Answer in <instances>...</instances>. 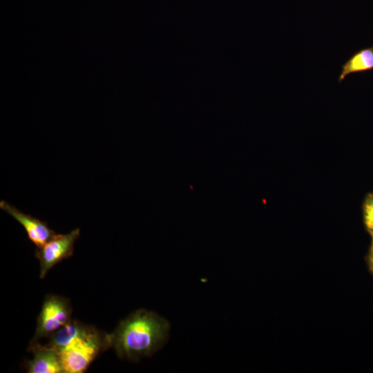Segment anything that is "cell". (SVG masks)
Instances as JSON below:
<instances>
[{
	"mask_svg": "<svg viewBox=\"0 0 373 373\" xmlns=\"http://www.w3.org/2000/svg\"><path fill=\"white\" fill-rule=\"evenodd\" d=\"M365 262L370 273L373 276V240L365 258Z\"/></svg>",
	"mask_w": 373,
	"mask_h": 373,
	"instance_id": "cell-10",
	"label": "cell"
},
{
	"mask_svg": "<svg viewBox=\"0 0 373 373\" xmlns=\"http://www.w3.org/2000/svg\"><path fill=\"white\" fill-rule=\"evenodd\" d=\"M363 222L366 231L373 240V191L367 193L362 205Z\"/></svg>",
	"mask_w": 373,
	"mask_h": 373,
	"instance_id": "cell-9",
	"label": "cell"
},
{
	"mask_svg": "<svg viewBox=\"0 0 373 373\" xmlns=\"http://www.w3.org/2000/svg\"><path fill=\"white\" fill-rule=\"evenodd\" d=\"M372 70H373V46L356 52L345 61L342 66L338 82H341L352 73Z\"/></svg>",
	"mask_w": 373,
	"mask_h": 373,
	"instance_id": "cell-7",
	"label": "cell"
},
{
	"mask_svg": "<svg viewBox=\"0 0 373 373\" xmlns=\"http://www.w3.org/2000/svg\"><path fill=\"white\" fill-rule=\"evenodd\" d=\"M28 350L32 358L26 361L24 367L29 373H64L59 352L39 343L29 345Z\"/></svg>",
	"mask_w": 373,
	"mask_h": 373,
	"instance_id": "cell-6",
	"label": "cell"
},
{
	"mask_svg": "<svg viewBox=\"0 0 373 373\" xmlns=\"http://www.w3.org/2000/svg\"><path fill=\"white\" fill-rule=\"evenodd\" d=\"M111 347L109 334L86 325L59 352L64 373H82L97 356Z\"/></svg>",
	"mask_w": 373,
	"mask_h": 373,
	"instance_id": "cell-2",
	"label": "cell"
},
{
	"mask_svg": "<svg viewBox=\"0 0 373 373\" xmlns=\"http://www.w3.org/2000/svg\"><path fill=\"white\" fill-rule=\"evenodd\" d=\"M80 236V229L77 228L65 234L57 233L52 238L35 251L39 261V277L44 278L57 264L73 256L75 242Z\"/></svg>",
	"mask_w": 373,
	"mask_h": 373,
	"instance_id": "cell-4",
	"label": "cell"
},
{
	"mask_svg": "<svg viewBox=\"0 0 373 373\" xmlns=\"http://www.w3.org/2000/svg\"><path fill=\"white\" fill-rule=\"evenodd\" d=\"M71 316L72 307L67 298L55 294L47 295L37 319L35 335L29 345L39 343L42 338H48L68 323L72 319Z\"/></svg>",
	"mask_w": 373,
	"mask_h": 373,
	"instance_id": "cell-3",
	"label": "cell"
},
{
	"mask_svg": "<svg viewBox=\"0 0 373 373\" xmlns=\"http://www.w3.org/2000/svg\"><path fill=\"white\" fill-rule=\"evenodd\" d=\"M169 329L168 321L162 316L138 309L109 334L111 347L121 358L136 362L160 349L168 338Z\"/></svg>",
	"mask_w": 373,
	"mask_h": 373,
	"instance_id": "cell-1",
	"label": "cell"
},
{
	"mask_svg": "<svg viewBox=\"0 0 373 373\" xmlns=\"http://www.w3.org/2000/svg\"><path fill=\"white\" fill-rule=\"evenodd\" d=\"M0 208L23 227L28 238L37 248L44 245L57 234L48 227L47 222L24 213L5 200L0 201Z\"/></svg>",
	"mask_w": 373,
	"mask_h": 373,
	"instance_id": "cell-5",
	"label": "cell"
},
{
	"mask_svg": "<svg viewBox=\"0 0 373 373\" xmlns=\"http://www.w3.org/2000/svg\"><path fill=\"white\" fill-rule=\"evenodd\" d=\"M86 325L77 320L71 319L68 323L52 334L48 338V341L46 345L59 351L76 337Z\"/></svg>",
	"mask_w": 373,
	"mask_h": 373,
	"instance_id": "cell-8",
	"label": "cell"
}]
</instances>
